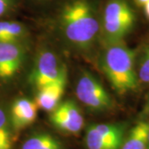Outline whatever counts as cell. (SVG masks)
I'll return each mask as SVG.
<instances>
[{
  "label": "cell",
  "instance_id": "cell-1",
  "mask_svg": "<svg viewBox=\"0 0 149 149\" xmlns=\"http://www.w3.org/2000/svg\"><path fill=\"white\" fill-rule=\"evenodd\" d=\"M60 20L65 37L72 45L82 50L92 47L100 32V24L88 0H72L65 4Z\"/></svg>",
  "mask_w": 149,
  "mask_h": 149
},
{
  "label": "cell",
  "instance_id": "cell-2",
  "mask_svg": "<svg viewBox=\"0 0 149 149\" xmlns=\"http://www.w3.org/2000/svg\"><path fill=\"white\" fill-rule=\"evenodd\" d=\"M135 56V51L123 42L109 43L102 56L103 71L113 89L119 95L135 91L139 86Z\"/></svg>",
  "mask_w": 149,
  "mask_h": 149
},
{
  "label": "cell",
  "instance_id": "cell-3",
  "mask_svg": "<svg viewBox=\"0 0 149 149\" xmlns=\"http://www.w3.org/2000/svg\"><path fill=\"white\" fill-rule=\"evenodd\" d=\"M136 16L126 0H109L104 12L103 28L107 43L123 42L133 30Z\"/></svg>",
  "mask_w": 149,
  "mask_h": 149
},
{
  "label": "cell",
  "instance_id": "cell-4",
  "mask_svg": "<svg viewBox=\"0 0 149 149\" xmlns=\"http://www.w3.org/2000/svg\"><path fill=\"white\" fill-rule=\"evenodd\" d=\"M75 93L81 103L95 111L109 109L113 104L111 97L105 88L89 72H84L80 75Z\"/></svg>",
  "mask_w": 149,
  "mask_h": 149
},
{
  "label": "cell",
  "instance_id": "cell-5",
  "mask_svg": "<svg viewBox=\"0 0 149 149\" xmlns=\"http://www.w3.org/2000/svg\"><path fill=\"white\" fill-rule=\"evenodd\" d=\"M67 76L64 65H59L57 57L51 52L39 54L30 74V82L38 90Z\"/></svg>",
  "mask_w": 149,
  "mask_h": 149
},
{
  "label": "cell",
  "instance_id": "cell-6",
  "mask_svg": "<svg viewBox=\"0 0 149 149\" xmlns=\"http://www.w3.org/2000/svg\"><path fill=\"white\" fill-rule=\"evenodd\" d=\"M50 120L59 130L64 133H80L84 124V117L79 106L73 100H65L51 112Z\"/></svg>",
  "mask_w": 149,
  "mask_h": 149
},
{
  "label": "cell",
  "instance_id": "cell-7",
  "mask_svg": "<svg viewBox=\"0 0 149 149\" xmlns=\"http://www.w3.org/2000/svg\"><path fill=\"white\" fill-rule=\"evenodd\" d=\"M25 50L18 42H0V79L13 77L21 69Z\"/></svg>",
  "mask_w": 149,
  "mask_h": 149
},
{
  "label": "cell",
  "instance_id": "cell-8",
  "mask_svg": "<svg viewBox=\"0 0 149 149\" xmlns=\"http://www.w3.org/2000/svg\"><path fill=\"white\" fill-rule=\"evenodd\" d=\"M37 107L35 101L28 99H18L11 108V122L15 130H21L31 125L37 116Z\"/></svg>",
  "mask_w": 149,
  "mask_h": 149
},
{
  "label": "cell",
  "instance_id": "cell-9",
  "mask_svg": "<svg viewBox=\"0 0 149 149\" xmlns=\"http://www.w3.org/2000/svg\"><path fill=\"white\" fill-rule=\"evenodd\" d=\"M66 80L67 76L38 90L35 100L38 109L47 112L53 111L61 103V97L64 95Z\"/></svg>",
  "mask_w": 149,
  "mask_h": 149
},
{
  "label": "cell",
  "instance_id": "cell-10",
  "mask_svg": "<svg viewBox=\"0 0 149 149\" xmlns=\"http://www.w3.org/2000/svg\"><path fill=\"white\" fill-rule=\"evenodd\" d=\"M149 123L141 121L138 123L128 133L123 141L121 149H148Z\"/></svg>",
  "mask_w": 149,
  "mask_h": 149
},
{
  "label": "cell",
  "instance_id": "cell-11",
  "mask_svg": "<svg viewBox=\"0 0 149 149\" xmlns=\"http://www.w3.org/2000/svg\"><path fill=\"white\" fill-rule=\"evenodd\" d=\"M22 149H64L61 142L48 133H38L27 139Z\"/></svg>",
  "mask_w": 149,
  "mask_h": 149
},
{
  "label": "cell",
  "instance_id": "cell-12",
  "mask_svg": "<svg viewBox=\"0 0 149 149\" xmlns=\"http://www.w3.org/2000/svg\"><path fill=\"white\" fill-rule=\"evenodd\" d=\"M94 126L103 139L112 144L115 148L121 149L123 143V128L122 126L108 123L96 124Z\"/></svg>",
  "mask_w": 149,
  "mask_h": 149
},
{
  "label": "cell",
  "instance_id": "cell-13",
  "mask_svg": "<svg viewBox=\"0 0 149 149\" xmlns=\"http://www.w3.org/2000/svg\"><path fill=\"white\" fill-rule=\"evenodd\" d=\"M85 143L88 149H117L105 139H103L101 135L97 132L94 125L87 128Z\"/></svg>",
  "mask_w": 149,
  "mask_h": 149
},
{
  "label": "cell",
  "instance_id": "cell-14",
  "mask_svg": "<svg viewBox=\"0 0 149 149\" xmlns=\"http://www.w3.org/2000/svg\"><path fill=\"white\" fill-rule=\"evenodd\" d=\"M1 26L8 42H18L25 31L21 23L17 22L3 21L1 22Z\"/></svg>",
  "mask_w": 149,
  "mask_h": 149
},
{
  "label": "cell",
  "instance_id": "cell-15",
  "mask_svg": "<svg viewBox=\"0 0 149 149\" xmlns=\"http://www.w3.org/2000/svg\"><path fill=\"white\" fill-rule=\"evenodd\" d=\"M137 73L139 83L149 84V47L144 49L141 56Z\"/></svg>",
  "mask_w": 149,
  "mask_h": 149
},
{
  "label": "cell",
  "instance_id": "cell-16",
  "mask_svg": "<svg viewBox=\"0 0 149 149\" xmlns=\"http://www.w3.org/2000/svg\"><path fill=\"white\" fill-rule=\"evenodd\" d=\"M11 140L7 129L0 130V149H10Z\"/></svg>",
  "mask_w": 149,
  "mask_h": 149
},
{
  "label": "cell",
  "instance_id": "cell-17",
  "mask_svg": "<svg viewBox=\"0 0 149 149\" xmlns=\"http://www.w3.org/2000/svg\"><path fill=\"white\" fill-rule=\"evenodd\" d=\"M10 0H0V17L6 13L10 7Z\"/></svg>",
  "mask_w": 149,
  "mask_h": 149
},
{
  "label": "cell",
  "instance_id": "cell-18",
  "mask_svg": "<svg viewBox=\"0 0 149 149\" xmlns=\"http://www.w3.org/2000/svg\"><path fill=\"white\" fill-rule=\"evenodd\" d=\"M7 116L4 111L0 109V130L7 129Z\"/></svg>",
  "mask_w": 149,
  "mask_h": 149
},
{
  "label": "cell",
  "instance_id": "cell-19",
  "mask_svg": "<svg viewBox=\"0 0 149 149\" xmlns=\"http://www.w3.org/2000/svg\"><path fill=\"white\" fill-rule=\"evenodd\" d=\"M143 114L145 117H148L149 116V95L148 97V100H147V102H146L145 107H144Z\"/></svg>",
  "mask_w": 149,
  "mask_h": 149
},
{
  "label": "cell",
  "instance_id": "cell-20",
  "mask_svg": "<svg viewBox=\"0 0 149 149\" xmlns=\"http://www.w3.org/2000/svg\"><path fill=\"white\" fill-rule=\"evenodd\" d=\"M0 42H7V39H6L5 36H4V33L3 32L2 26H1V22H0Z\"/></svg>",
  "mask_w": 149,
  "mask_h": 149
},
{
  "label": "cell",
  "instance_id": "cell-21",
  "mask_svg": "<svg viewBox=\"0 0 149 149\" xmlns=\"http://www.w3.org/2000/svg\"><path fill=\"white\" fill-rule=\"evenodd\" d=\"M143 7L144 13H145V15H146V17H147L149 19V1L147 3H145Z\"/></svg>",
  "mask_w": 149,
  "mask_h": 149
},
{
  "label": "cell",
  "instance_id": "cell-22",
  "mask_svg": "<svg viewBox=\"0 0 149 149\" xmlns=\"http://www.w3.org/2000/svg\"><path fill=\"white\" fill-rule=\"evenodd\" d=\"M148 1L149 0H134V2H135L138 5L141 6V7H143V6L145 3H147Z\"/></svg>",
  "mask_w": 149,
  "mask_h": 149
},
{
  "label": "cell",
  "instance_id": "cell-23",
  "mask_svg": "<svg viewBox=\"0 0 149 149\" xmlns=\"http://www.w3.org/2000/svg\"><path fill=\"white\" fill-rule=\"evenodd\" d=\"M148 149H149V131H148Z\"/></svg>",
  "mask_w": 149,
  "mask_h": 149
}]
</instances>
